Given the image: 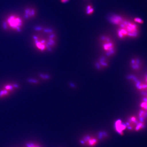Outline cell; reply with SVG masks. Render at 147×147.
<instances>
[{
	"label": "cell",
	"mask_w": 147,
	"mask_h": 147,
	"mask_svg": "<svg viewBox=\"0 0 147 147\" xmlns=\"http://www.w3.org/2000/svg\"><path fill=\"white\" fill-rule=\"evenodd\" d=\"M115 125L116 129L117 131L120 134H122L123 130L126 128L125 126L122 124L121 121L119 120L117 121V122H116Z\"/></svg>",
	"instance_id": "cell-12"
},
{
	"label": "cell",
	"mask_w": 147,
	"mask_h": 147,
	"mask_svg": "<svg viewBox=\"0 0 147 147\" xmlns=\"http://www.w3.org/2000/svg\"><path fill=\"white\" fill-rule=\"evenodd\" d=\"M127 78L128 80L133 82L136 89L140 92L141 94L146 93L147 84L145 82L141 81L137 77L133 75H128Z\"/></svg>",
	"instance_id": "cell-5"
},
{
	"label": "cell",
	"mask_w": 147,
	"mask_h": 147,
	"mask_svg": "<svg viewBox=\"0 0 147 147\" xmlns=\"http://www.w3.org/2000/svg\"><path fill=\"white\" fill-rule=\"evenodd\" d=\"M101 47L106 57H111L114 55L116 48L114 41L108 36L103 35L100 38Z\"/></svg>",
	"instance_id": "cell-3"
},
{
	"label": "cell",
	"mask_w": 147,
	"mask_h": 147,
	"mask_svg": "<svg viewBox=\"0 0 147 147\" xmlns=\"http://www.w3.org/2000/svg\"><path fill=\"white\" fill-rule=\"evenodd\" d=\"M36 11L32 8H27L24 11V16L26 19H30L34 18L36 16Z\"/></svg>",
	"instance_id": "cell-9"
},
{
	"label": "cell",
	"mask_w": 147,
	"mask_h": 147,
	"mask_svg": "<svg viewBox=\"0 0 147 147\" xmlns=\"http://www.w3.org/2000/svg\"><path fill=\"white\" fill-rule=\"evenodd\" d=\"M109 65V61L107 58L103 56L101 57L95 63V67L98 69L106 68Z\"/></svg>",
	"instance_id": "cell-8"
},
{
	"label": "cell",
	"mask_w": 147,
	"mask_h": 147,
	"mask_svg": "<svg viewBox=\"0 0 147 147\" xmlns=\"http://www.w3.org/2000/svg\"><path fill=\"white\" fill-rule=\"evenodd\" d=\"M142 95V98L140 104V110L147 115V93H143Z\"/></svg>",
	"instance_id": "cell-11"
},
{
	"label": "cell",
	"mask_w": 147,
	"mask_h": 147,
	"mask_svg": "<svg viewBox=\"0 0 147 147\" xmlns=\"http://www.w3.org/2000/svg\"><path fill=\"white\" fill-rule=\"evenodd\" d=\"M144 82L147 84V74L146 75V76H145Z\"/></svg>",
	"instance_id": "cell-17"
},
{
	"label": "cell",
	"mask_w": 147,
	"mask_h": 147,
	"mask_svg": "<svg viewBox=\"0 0 147 147\" xmlns=\"http://www.w3.org/2000/svg\"><path fill=\"white\" fill-rule=\"evenodd\" d=\"M130 65L133 70L138 71L142 69V61L139 58L134 57L130 60Z\"/></svg>",
	"instance_id": "cell-7"
},
{
	"label": "cell",
	"mask_w": 147,
	"mask_h": 147,
	"mask_svg": "<svg viewBox=\"0 0 147 147\" xmlns=\"http://www.w3.org/2000/svg\"><path fill=\"white\" fill-rule=\"evenodd\" d=\"M35 33L32 37L33 45L38 52H51L56 47L57 38L51 29L38 26L35 29Z\"/></svg>",
	"instance_id": "cell-1"
},
{
	"label": "cell",
	"mask_w": 147,
	"mask_h": 147,
	"mask_svg": "<svg viewBox=\"0 0 147 147\" xmlns=\"http://www.w3.org/2000/svg\"><path fill=\"white\" fill-rule=\"evenodd\" d=\"M94 11L93 5L91 4L88 5L86 7V13L88 16H90L94 12Z\"/></svg>",
	"instance_id": "cell-13"
},
{
	"label": "cell",
	"mask_w": 147,
	"mask_h": 147,
	"mask_svg": "<svg viewBox=\"0 0 147 147\" xmlns=\"http://www.w3.org/2000/svg\"><path fill=\"white\" fill-rule=\"evenodd\" d=\"M125 19L122 16L118 15H114L112 16L109 18L110 21L112 23L115 24L119 26L124 22Z\"/></svg>",
	"instance_id": "cell-10"
},
{
	"label": "cell",
	"mask_w": 147,
	"mask_h": 147,
	"mask_svg": "<svg viewBox=\"0 0 147 147\" xmlns=\"http://www.w3.org/2000/svg\"><path fill=\"white\" fill-rule=\"evenodd\" d=\"M134 22L139 24H142L144 23V21L141 18H136L134 19Z\"/></svg>",
	"instance_id": "cell-14"
},
{
	"label": "cell",
	"mask_w": 147,
	"mask_h": 147,
	"mask_svg": "<svg viewBox=\"0 0 147 147\" xmlns=\"http://www.w3.org/2000/svg\"><path fill=\"white\" fill-rule=\"evenodd\" d=\"M69 0H60V2L62 3H66L68 2Z\"/></svg>",
	"instance_id": "cell-16"
},
{
	"label": "cell",
	"mask_w": 147,
	"mask_h": 147,
	"mask_svg": "<svg viewBox=\"0 0 147 147\" xmlns=\"http://www.w3.org/2000/svg\"><path fill=\"white\" fill-rule=\"evenodd\" d=\"M98 141L96 138L87 136L80 141L82 144L89 147L94 146L97 144Z\"/></svg>",
	"instance_id": "cell-6"
},
{
	"label": "cell",
	"mask_w": 147,
	"mask_h": 147,
	"mask_svg": "<svg viewBox=\"0 0 147 147\" xmlns=\"http://www.w3.org/2000/svg\"><path fill=\"white\" fill-rule=\"evenodd\" d=\"M117 33V37L120 39L136 38L139 35V28L138 26L134 22L125 19L119 26Z\"/></svg>",
	"instance_id": "cell-2"
},
{
	"label": "cell",
	"mask_w": 147,
	"mask_h": 147,
	"mask_svg": "<svg viewBox=\"0 0 147 147\" xmlns=\"http://www.w3.org/2000/svg\"><path fill=\"white\" fill-rule=\"evenodd\" d=\"M23 21L21 17L16 14L9 16L5 19L4 23L5 28H9L11 30L20 32L23 26Z\"/></svg>",
	"instance_id": "cell-4"
},
{
	"label": "cell",
	"mask_w": 147,
	"mask_h": 147,
	"mask_svg": "<svg viewBox=\"0 0 147 147\" xmlns=\"http://www.w3.org/2000/svg\"><path fill=\"white\" fill-rule=\"evenodd\" d=\"M27 147H40L38 145L34 144V143H30L28 144Z\"/></svg>",
	"instance_id": "cell-15"
}]
</instances>
